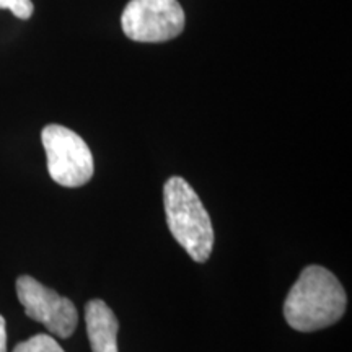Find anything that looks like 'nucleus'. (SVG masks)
Instances as JSON below:
<instances>
[{
    "label": "nucleus",
    "mask_w": 352,
    "mask_h": 352,
    "mask_svg": "<svg viewBox=\"0 0 352 352\" xmlns=\"http://www.w3.org/2000/svg\"><path fill=\"white\" fill-rule=\"evenodd\" d=\"M346 305V290L338 277L323 266H308L285 298L284 316L294 329L311 333L340 321Z\"/></svg>",
    "instance_id": "f257e3e1"
},
{
    "label": "nucleus",
    "mask_w": 352,
    "mask_h": 352,
    "mask_svg": "<svg viewBox=\"0 0 352 352\" xmlns=\"http://www.w3.org/2000/svg\"><path fill=\"white\" fill-rule=\"evenodd\" d=\"M164 202L173 239L196 263L208 261L214 246V228L195 189L182 176H171L165 183Z\"/></svg>",
    "instance_id": "f03ea898"
},
{
    "label": "nucleus",
    "mask_w": 352,
    "mask_h": 352,
    "mask_svg": "<svg viewBox=\"0 0 352 352\" xmlns=\"http://www.w3.org/2000/svg\"><path fill=\"white\" fill-rule=\"evenodd\" d=\"M47 170L57 184L78 188L94 176V155L80 135L59 124L46 126L41 132Z\"/></svg>",
    "instance_id": "7ed1b4c3"
},
{
    "label": "nucleus",
    "mask_w": 352,
    "mask_h": 352,
    "mask_svg": "<svg viewBox=\"0 0 352 352\" xmlns=\"http://www.w3.org/2000/svg\"><path fill=\"white\" fill-rule=\"evenodd\" d=\"M121 25L132 41L165 43L182 34L184 12L178 0H131Z\"/></svg>",
    "instance_id": "20e7f679"
},
{
    "label": "nucleus",
    "mask_w": 352,
    "mask_h": 352,
    "mask_svg": "<svg viewBox=\"0 0 352 352\" xmlns=\"http://www.w3.org/2000/svg\"><path fill=\"white\" fill-rule=\"evenodd\" d=\"M16 296L26 316L43 323L54 336L65 340L76 331L78 323L76 305L34 277L20 276L16 279Z\"/></svg>",
    "instance_id": "39448f33"
},
{
    "label": "nucleus",
    "mask_w": 352,
    "mask_h": 352,
    "mask_svg": "<svg viewBox=\"0 0 352 352\" xmlns=\"http://www.w3.org/2000/svg\"><path fill=\"white\" fill-rule=\"evenodd\" d=\"M87 334L94 352L118 351V323L116 315L103 300H90L85 307Z\"/></svg>",
    "instance_id": "423d86ee"
},
{
    "label": "nucleus",
    "mask_w": 352,
    "mask_h": 352,
    "mask_svg": "<svg viewBox=\"0 0 352 352\" xmlns=\"http://www.w3.org/2000/svg\"><path fill=\"white\" fill-rule=\"evenodd\" d=\"M13 352H65L50 334H36L13 349Z\"/></svg>",
    "instance_id": "0eeeda50"
},
{
    "label": "nucleus",
    "mask_w": 352,
    "mask_h": 352,
    "mask_svg": "<svg viewBox=\"0 0 352 352\" xmlns=\"http://www.w3.org/2000/svg\"><path fill=\"white\" fill-rule=\"evenodd\" d=\"M0 8L10 10L20 20L32 19L34 10L32 0H0Z\"/></svg>",
    "instance_id": "6e6552de"
},
{
    "label": "nucleus",
    "mask_w": 352,
    "mask_h": 352,
    "mask_svg": "<svg viewBox=\"0 0 352 352\" xmlns=\"http://www.w3.org/2000/svg\"><path fill=\"white\" fill-rule=\"evenodd\" d=\"M0 352H7V329L2 315H0Z\"/></svg>",
    "instance_id": "1a4fd4ad"
}]
</instances>
